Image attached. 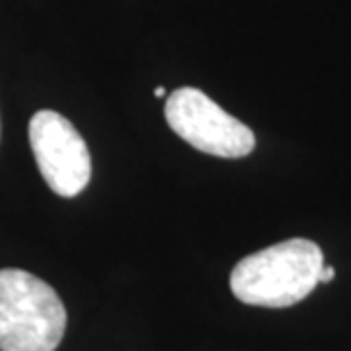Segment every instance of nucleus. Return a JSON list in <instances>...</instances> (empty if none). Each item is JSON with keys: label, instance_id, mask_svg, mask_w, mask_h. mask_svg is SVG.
<instances>
[{"label": "nucleus", "instance_id": "6", "mask_svg": "<svg viewBox=\"0 0 351 351\" xmlns=\"http://www.w3.org/2000/svg\"><path fill=\"white\" fill-rule=\"evenodd\" d=\"M153 94H156L158 98H162V96L167 94V89H165V87H156V91H153Z\"/></svg>", "mask_w": 351, "mask_h": 351}, {"label": "nucleus", "instance_id": "4", "mask_svg": "<svg viewBox=\"0 0 351 351\" xmlns=\"http://www.w3.org/2000/svg\"><path fill=\"white\" fill-rule=\"evenodd\" d=\"M27 137L39 173L55 194L73 199L89 185V146L66 117L55 110H39L30 119Z\"/></svg>", "mask_w": 351, "mask_h": 351}, {"label": "nucleus", "instance_id": "2", "mask_svg": "<svg viewBox=\"0 0 351 351\" xmlns=\"http://www.w3.org/2000/svg\"><path fill=\"white\" fill-rule=\"evenodd\" d=\"M66 331V308L46 280L0 269V351H55Z\"/></svg>", "mask_w": 351, "mask_h": 351}, {"label": "nucleus", "instance_id": "1", "mask_svg": "<svg viewBox=\"0 0 351 351\" xmlns=\"http://www.w3.org/2000/svg\"><path fill=\"white\" fill-rule=\"evenodd\" d=\"M324 254L313 240H292L256 251L230 271V290L242 304L261 308H290L319 285Z\"/></svg>", "mask_w": 351, "mask_h": 351}, {"label": "nucleus", "instance_id": "5", "mask_svg": "<svg viewBox=\"0 0 351 351\" xmlns=\"http://www.w3.org/2000/svg\"><path fill=\"white\" fill-rule=\"evenodd\" d=\"M335 278V269L333 267H322V271H319V283H331V280Z\"/></svg>", "mask_w": 351, "mask_h": 351}, {"label": "nucleus", "instance_id": "3", "mask_svg": "<svg viewBox=\"0 0 351 351\" xmlns=\"http://www.w3.org/2000/svg\"><path fill=\"white\" fill-rule=\"evenodd\" d=\"M165 119L176 135L208 156L244 158L256 149L254 130L230 117L201 89H176L167 98Z\"/></svg>", "mask_w": 351, "mask_h": 351}]
</instances>
